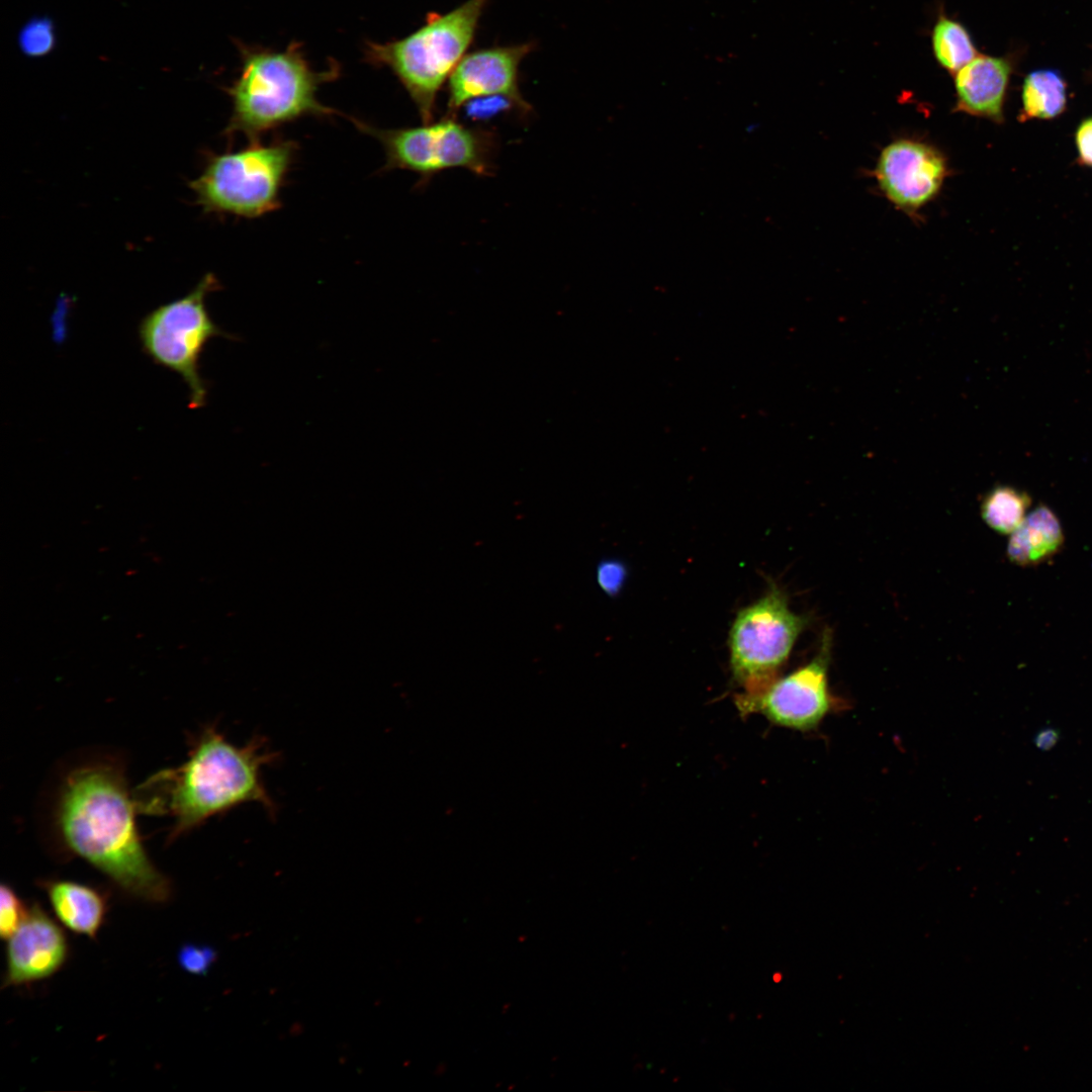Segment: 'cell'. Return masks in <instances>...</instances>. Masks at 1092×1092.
Returning a JSON list of instances; mask_svg holds the SVG:
<instances>
[{"label":"cell","mask_w":1092,"mask_h":1092,"mask_svg":"<svg viewBox=\"0 0 1092 1092\" xmlns=\"http://www.w3.org/2000/svg\"><path fill=\"white\" fill-rule=\"evenodd\" d=\"M138 813L121 762L102 757L76 764L62 778L54 825L67 851L86 860L125 893L150 903H164L171 896V884L146 851Z\"/></svg>","instance_id":"1"},{"label":"cell","mask_w":1092,"mask_h":1092,"mask_svg":"<svg viewBox=\"0 0 1092 1092\" xmlns=\"http://www.w3.org/2000/svg\"><path fill=\"white\" fill-rule=\"evenodd\" d=\"M277 758L259 736L238 746L208 725L193 739L186 761L149 777L132 791L133 798L139 813L171 819L168 841L248 803L273 817L277 806L262 770Z\"/></svg>","instance_id":"2"},{"label":"cell","mask_w":1092,"mask_h":1092,"mask_svg":"<svg viewBox=\"0 0 1092 1092\" xmlns=\"http://www.w3.org/2000/svg\"><path fill=\"white\" fill-rule=\"evenodd\" d=\"M236 42L241 69L225 88L233 108L225 128L229 136L243 134L249 144L258 143L270 130L299 118L336 113L318 100L317 92L339 77L338 63L332 61L327 70H315L298 41L283 50Z\"/></svg>","instance_id":"3"},{"label":"cell","mask_w":1092,"mask_h":1092,"mask_svg":"<svg viewBox=\"0 0 1092 1092\" xmlns=\"http://www.w3.org/2000/svg\"><path fill=\"white\" fill-rule=\"evenodd\" d=\"M486 2L467 0L447 13L429 16L402 38L365 42V62L393 73L423 123L433 121L438 93L465 56Z\"/></svg>","instance_id":"4"},{"label":"cell","mask_w":1092,"mask_h":1092,"mask_svg":"<svg viewBox=\"0 0 1092 1092\" xmlns=\"http://www.w3.org/2000/svg\"><path fill=\"white\" fill-rule=\"evenodd\" d=\"M298 144L276 138L269 144L211 155L190 183L205 211L256 218L281 207V192L296 161Z\"/></svg>","instance_id":"5"},{"label":"cell","mask_w":1092,"mask_h":1092,"mask_svg":"<svg viewBox=\"0 0 1092 1092\" xmlns=\"http://www.w3.org/2000/svg\"><path fill=\"white\" fill-rule=\"evenodd\" d=\"M359 130L375 138L385 153L384 170H407L428 181L452 168L491 175L497 150L491 130L469 127L447 114L419 126L380 128L353 119Z\"/></svg>","instance_id":"6"},{"label":"cell","mask_w":1092,"mask_h":1092,"mask_svg":"<svg viewBox=\"0 0 1092 1092\" xmlns=\"http://www.w3.org/2000/svg\"><path fill=\"white\" fill-rule=\"evenodd\" d=\"M218 287L214 275L206 274L186 295L148 312L138 328L146 356L154 364L178 374L187 385L191 410L206 402V382L199 372L205 346L212 338L231 337L211 320L205 304L207 294Z\"/></svg>","instance_id":"7"},{"label":"cell","mask_w":1092,"mask_h":1092,"mask_svg":"<svg viewBox=\"0 0 1092 1092\" xmlns=\"http://www.w3.org/2000/svg\"><path fill=\"white\" fill-rule=\"evenodd\" d=\"M809 623L810 617L790 609L786 593L772 581L759 600L737 613L728 643L732 675L742 694H757L778 677Z\"/></svg>","instance_id":"8"},{"label":"cell","mask_w":1092,"mask_h":1092,"mask_svg":"<svg viewBox=\"0 0 1092 1092\" xmlns=\"http://www.w3.org/2000/svg\"><path fill=\"white\" fill-rule=\"evenodd\" d=\"M831 647L832 636L826 630L817 653L808 663L783 677L778 676L757 694L736 695L738 711L743 716L759 713L785 728L815 729L836 705L828 687Z\"/></svg>","instance_id":"9"},{"label":"cell","mask_w":1092,"mask_h":1092,"mask_svg":"<svg viewBox=\"0 0 1092 1092\" xmlns=\"http://www.w3.org/2000/svg\"><path fill=\"white\" fill-rule=\"evenodd\" d=\"M946 172L945 158L936 148L908 139L885 147L875 170L882 192L906 212L917 211L934 199Z\"/></svg>","instance_id":"10"},{"label":"cell","mask_w":1092,"mask_h":1092,"mask_svg":"<svg viewBox=\"0 0 1092 1092\" xmlns=\"http://www.w3.org/2000/svg\"><path fill=\"white\" fill-rule=\"evenodd\" d=\"M532 50L530 43L483 49L465 55L448 80L449 115L467 102L485 97H502L518 109L531 107L519 88V66Z\"/></svg>","instance_id":"11"},{"label":"cell","mask_w":1092,"mask_h":1092,"mask_svg":"<svg viewBox=\"0 0 1092 1092\" xmlns=\"http://www.w3.org/2000/svg\"><path fill=\"white\" fill-rule=\"evenodd\" d=\"M68 953L61 927L38 904L31 905L7 939L2 987L28 985L53 976L65 965Z\"/></svg>","instance_id":"12"},{"label":"cell","mask_w":1092,"mask_h":1092,"mask_svg":"<svg viewBox=\"0 0 1092 1092\" xmlns=\"http://www.w3.org/2000/svg\"><path fill=\"white\" fill-rule=\"evenodd\" d=\"M1012 68L1008 57L978 54L953 74L956 110L1002 122Z\"/></svg>","instance_id":"13"},{"label":"cell","mask_w":1092,"mask_h":1092,"mask_svg":"<svg viewBox=\"0 0 1092 1092\" xmlns=\"http://www.w3.org/2000/svg\"><path fill=\"white\" fill-rule=\"evenodd\" d=\"M58 920L74 933L95 938L101 929L107 902L102 892L89 885L68 880L40 883Z\"/></svg>","instance_id":"14"},{"label":"cell","mask_w":1092,"mask_h":1092,"mask_svg":"<svg viewBox=\"0 0 1092 1092\" xmlns=\"http://www.w3.org/2000/svg\"><path fill=\"white\" fill-rule=\"evenodd\" d=\"M1064 540L1056 514L1048 506L1039 505L1011 533L1007 556L1016 565L1035 566L1056 555Z\"/></svg>","instance_id":"15"},{"label":"cell","mask_w":1092,"mask_h":1092,"mask_svg":"<svg viewBox=\"0 0 1092 1092\" xmlns=\"http://www.w3.org/2000/svg\"><path fill=\"white\" fill-rule=\"evenodd\" d=\"M1021 103V121L1053 119L1066 109L1067 84L1056 71H1033L1023 81Z\"/></svg>","instance_id":"16"},{"label":"cell","mask_w":1092,"mask_h":1092,"mask_svg":"<svg viewBox=\"0 0 1092 1092\" xmlns=\"http://www.w3.org/2000/svg\"><path fill=\"white\" fill-rule=\"evenodd\" d=\"M930 37L934 59L949 74L957 73L978 55L967 27L942 9L936 15Z\"/></svg>","instance_id":"17"},{"label":"cell","mask_w":1092,"mask_h":1092,"mask_svg":"<svg viewBox=\"0 0 1092 1092\" xmlns=\"http://www.w3.org/2000/svg\"><path fill=\"white\" fill-rule=\"evenodd\" d=\"M1030 495L1016 487L998 485L983 498L981 516L987 526L1000 534H1011L1024 520Z\"/></svg>","instance_id":"18"},{"label":"cell","mask_w":1092,"mask_h":1092,"mask_svg":"<svg viewBox=\"0 0 1092 1092\" xmlns=\"http://www.w3.org/2000/svg\"><path fill=\"white\" fill-rule=\"evenodd\" d=\"M17 42L21 53L28 58L50 55L57 47L54 21L48 16H33L19 30Z\"/></svg>","instance_id":"19"},{"label":"cell","mask_w":1092,"mask_h":1092,"mask_svg":"<svg viewBox=\"0 0 1092 1092\" xmlns=\"http://www.w3.org/2000/svg\"><path fill=\"white\" fill-rule=\"evenodd\" d=\"M22 900L14 889L3 883L0 887V935L8 939L19 927L26 915Z\"/></svg>","instance_id":"20"},{"label":"cell","mask_w":1092,"mask_h":1092,"mask_svg":"<svg viewBox=\"0 0 1092 1092\" xmlns=\"http://www.w3.org/2000/svg\"><path fill=\"white\" fill-rule=\"evenodd\" d=\"M216 960V951L208 946L185 943L178 951V963L187 973L203 976Z\"/></svg>","instance_id":"21"},{"label":"cell","mask_w":1092,"mask_h":1092,"mask_svg":"<svg viewBox=\"0 0 1092 1092\" xmlns=\"http://www.w3.org/2000/svg\"><path fill=\"white\" fill-rule=\"evenodd\" d=\"M628 575L626 565L617 559H606L597 567V581L607 595L617 596L623 588Z\"/></svg>","instance_id":"22"},{"label":"cell","mask_w":1092,"mask_h":1092,"mask_svg":"<svg viewBox=\"0 0 1092 1092\" xmlns=\"http://www.w3.org/2000/svg\"><path fill=\"white\" fill-rule=\"evenodd\" d=\"M1075 143L1078 162L1092 168V116L1083 119L1077 126Z\"/></svg>","instance_id":"23"}]
</instances>
